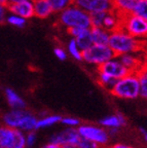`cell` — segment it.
I'll use <instances>...</instances> for the list:
<instances>
[{
  "label": "cell",
  "mask_w": 147,
  "mask_h": 148,
  "mask_svg": "<svg viewBox=\"0 0 147 148\" xmlns=\"http://www.w3.org/2000/svg\"><path fill=\"white\" fill-rule=\"evenodd\" d=\"M136 74L140 86V98L147 100V65H142Z\"/></svg>",
  "instance_id": "obj_21"
},
{
  "label": "cell",
  "mask_w": 147,
  "mask_h": 148,
  "mask_svg": "<svg viewBox=\"0 0 147 148\" xmlns=\"http://www.w3.org/2000/svg\"><path fill=\"white\" fill-rule=\"evenodd\" d=\"M0 3H1V4L7 5V4H8V0H0Z\"/></svg>",
  "instance_id": "obj_40"
},
{
  "label": "cell",
  "mask_w": 147,
  "mask_h": 148,
  "mask_svg": "<svg viewBox=\"0 0 147 148\" xmlns=\"http://www.w3.org/2000/svg\"><path fill=\"white\" fill-rule=\"evenodd\" d=\"M61 118L62 117H61L60 115H57V114H49V115L43 116V117L40 118V119H37L36 130L53 127L56 123H60Z\"/></svg>",
  "instance_id": "obj_22"
},
{
  "label": "cell",
  "mask_w": 147,
  "mask_h": 148,
  "mask_svg": "<svg viewBox=\"0 0 147 148\" xmlns=\"http://www.w3.org/2000/svg\"><path fill=\"white\" fill-rule=\"evenodd\" d=\"M105 148H135V147L132 146V145H130V144L122 143V142H120V143H114V144H112V145H109Z\"/></svg>",
  "instance_id": "obj_35"
},
{
  "label": "cell",
  "mask_w": 147,
  "mask_h": 148,
  "mask_svg": "<svg viewBox=\"0 0 147 148\" xmlns=\"http://www.w3.org/2000/svg\"><path fill=\"white\" fill-rule=\"evenodd\" d=\"M34 16L39 18H47L54 14L53 7L47 0H34Z\"/></svg>",
  "instance_id": "obj_12"
},
{
  "label": "cell",
  "mask_w": 147,
  "mask_h": 148,
  "mask_svg": "<svg viewBox=\"0 0 147 148\" xmlns=\"http://www.w3.org/2000/svg\"><path fill=\"white\" fill-rule=\"evenodd\" d=\"M97 69H98V71L106 73L111 78L115 79V80H118V79L122 78V77H124L126 75H128L130 73L129 70L122 64V62H120V59L117 58V57H114L111 60L107 61V62L104 63L103 65H101Z\"/></svg>",
  "instance_id": "obj_7"
},
{
  "label": "cell",
  "mask_w": 147,
  "mask_h": 148,
  "mask_svg": "<svg viewBox=\"0 0 147 148\" xmlns=\"http://www.w3.org/2000/svg\"><path fill=\"white\" fill-rule=\"evenodd\" d=\"M114 10L113 0H91L87 12L91 14L96 12H111Z\"/></svg>",
  "instance_id": "obj_11"
},
{
  "label": "cell",
  "mask_w": 147,
  "mask_h": 148,
  "mask_svg": "<svg viewBox=\"0 0 147 148\" xmlns=\"http://www.w3.org/2000/svg\"><path fill=\"white\" fill-rule=\"evenodd\" d=\"M107 12H96V14H91V23L92 28H100L103 25V21Z\"/></svg>",
  "instance_id": "obj_29"
},
{
  "label": "cell",
  "mask_w": 147,
  "mask_h": 148,
  "mask_svg": "<svg viewBox=\"0 0 147 148\" xmlns=\"http://www.w3.org/2000/svg\"><path fill=\"white\" fill-rule=\"evenodd\" d=\"M5 96H6L7 102L12 108V110H25L26 102L16 90L10 88H5Z\"/></svg>",
  "instance_id": "obj_14"
},
{
  "label": "cell",
  "mask_w": 147,
  "mask_h": 148,
  "mask_svg": "<svg viewBox=\"0 0 147 148\" xmlns=\"http://www.w3.org/2000/svg\"><path fill=\"white\" fill-rule=\"evenodd\" d=\"M42 148H62L61 146L57 145V144H54V143H51V142H48L46 143L45 145L42 146Z\"/></svg>",
  "instance_id": "obj_37"
},
{
  "label": "cell",
  "mask_w": 147,
  "mask_h": 148,
  "mask_svg": "<svg viewBox=\"0 0 147 148\" xmlns=\"http://www.w3.org/2000/svg\"><path fill=\"white\" fill-rule=\"evenodd\" d=\"M77 132L79 137L82 139H87L92 142H95L101 147H107L110 137L107 130L102 127L101 125H93V123H81L77 127Z\"/></svg>",
  "instance_id": "obj_5"
},
{
  "label": "cell",
  "mask_w": 147,
  "mask_h": 148,
  "mask_svg": "<svg viewBox=\"0 0 147 148\" xmlns=\"http://www.w3.org/2000/svg\"><path fill=\"white\" fill-rule=\"evenodd\" d=\"M7 12H8L7 5L0 3V24H2L3 22H5L7 16Z\"/></svg>",
  "instance_id": "obj_33"
},
{
  "label": "cell",
  "mask_w": 147,
  "mask_h": 148,
  "mask_svg": "<svg viewBox=\"0 0 147 148\" xmlns=\"http://www.w3.org/2000/svg\"><path fill=\"white\" fill-rule=\"evenodd\" d=\"M36 133L33 131V132H29L26 135V146L27 147H32L33 145L36 142Z\"/></svg>",
  "instance_id": "obj_32"
},
{
  "label": "cell",
  "mask_w": 147,
  "mask_h": 148,
  "mask_svg": "<svg viewBox=\"0 0 147 148\" xmlns=\"http://www.w3.org/2000/svg\"><path fill=\"white\" fill-rule=\"evenodd\" d=\"M75 41L81 51H84L87 49H90L91 46L94 44L92 39V35H91V29L82 30V32L75 38Z\"/></svg>",
  "instance_id": "obj_20"
},
{
  "label": "cell",
  "mask_w": 147,
  "mask_h": 148,
  "mask_svg": "<svg viewBox=\"0 0 147 148\" xmlns=\"http://www.w3.org/2000/svg\"><path fill=\"white\" fill-rule=\"evenodd\" d=\"M139 131H140V133L142 134L143 139H144V141L147 143V130H146V129H144V127H141L140 129H139Z\"/></svg>",
  "instance_id": "obj_38"
},
{
  "label": "cell",
  "mask_w": 147,
  "mask_h": 148,
  "mask_svg": "<svg viewBox=\"0 0 147 148\" xmlns=\"http://www.w3.org/2000/svg\"><path fill=\"white\" fill-rule=\"evenodd\" d=\"M133 14L141 16L147 22V0H140Z\"/></svg>",
  "instance_id": "obj_28"
},
{
  "label": "cell",
  "mask_w": 147,
  "mask_h": 148,
  "mask_svg": "<svg viewBox=\"0 0 147 148\" xmlns=\"http://www.w3.org/2000/svg\"><path fill=\"white\" fill-rule=\"evenodd\" d=\"M91 35L94 44L98 45H108L110 32L105 30L104 28H91Z\"/></svg>",
  "instance_id": "obj_18"
},
{
  "label": "cell",
  "mask_w": 147,
  "mask_h": 148,
  "mask_svg": "<svg viewBox=\"0 0 147 148\" xmlns=\"http://www.w3.org/2000/svg\"><path fill=\"white\" fill-rule=\"evenodd\" d=\"M67 53H69L74 60L82 61V51L78 47L74 38H71L67 43Z\"/></svg>",
  "instance_id": "obj_23"
},
{
  "label": "cell",
  "mask_w": 147,
  "mask_h": 148,
  "mask_svg": "<svg viewBox=\"0 0 147 148\" xmlns=\"http://www.w3.org/2000/svg\"><path fill=\"white\" fill-rule=\"evenodd\" d=\"M77 148H104L101 147L100 145H98L97 143L95 142H92L90 140H87V139H82L80 138V140L78 141L77 143Z\"/></svg>",
  "instance_id": "obj_30"
},
{
  "label": "cell",
  "mask_w": 147,
  "mask_h": 148,
  "mask_svg": "<svg viewBox=\"0 0 147 148\" xmlns=\"http://www.w3.org/2000/svg\"><path fill=\"white\" fill-rule=\"evenodd\" d=\"M7 9L10 14H16L25 20L34 16V4L32 0H26L14 4H7Z\"/></svg>",
  "instance_id": "obj_9"
},
{
  "label": "cell",
  "mask_w": 147,
  "mask_h": 148,
  "mask_svg": "<svg viewBox=\"0 0 147 148\" xmlns=\"http://www.w3.org/2000/svg\"><path fill=\"white\" fill-rule=\"evenodd\" d=\"M120 28L136 39L147 38V22L135 14L120 16Z\"/></svg>",
  "instance_id": "obj_4"
},
{
  "label": "cell",
  "mask_w": 147,
  "mask_h": 148,
  "mask_svg": "<svg viewBox=\"0 0 147 148\" xmlns=\"http://www.w3.org/2000/svg\"><path fill=\"white\" fill-rule=\"evenodd\" d=\"M99 125L106 130H111V129L120 130L122 127L126 125V118L122 113L110 114V115H107L104 118H102L99 121Z\"/></svg>",
  "instance_id": "obj_10"
},
{
  "label": "cell",
  "mask_w": 147,
  "mask_h": 148,
  "mask_svg": "<svg viewBox=\"0 0 147 148\" xmlns=\"http://www.w3.org/2000/svg\"><path fill=\"white\" fill-rule=\"evenodd\" d=\"M60 123L62 125H66V127H70V129H77L81 125L80 120L76 117H73V116H65V117H62Z\"/></svg>",
  "instance_id": "obj_27"
},
{
  "label": "cell",
  "mask_w": 147,
  "mask_h": 148,
  "mask_svg": "<svg viewBox=\"0 0 147 148\" xmlns=\"http://www.w3.org/2000/svg\"><path fill=\"white\" fill-rule=\"evenodd\" d=\"M107 132H108L109 134V137L111 138H114L115 136H117L118 135V133H120V130L118 129H111V130H107Z\"/></svg>",
  "instance_id": "obj_36"
},
{
  "label": "cell",
  "mask_w": 147,
  "mask_h": 148,
  "mask_svg": "<svg viewBox=\"0 0 147 148\" xmlns=\"http://www.w3.org/2000/svg\"><path fill=\"white\" fill-rule=\"evenodd\" d=\"M32 1H34V0H32Z\"/></svg>",
  "instance_id": "obj_41"
},
{
  "label": "cell",
  "mask_w": 147,
  "mask_h": 148,
  "mask_svg": "<svg viewBox=\"0 0 147 148\" xmlns=\"http://www.w3.org/2000/svg\"><path fill=\"white\" fill-rule=\"evenodd\" d=\"M54 53H55L58 60L60 61H65L67 59V57H68L67 51L63 47H61V46H56L55 49H54Z\"/></svg>",
  "instance_id": "obj_31"
},
{
  "label": "cell",
  "mask_w": 147,
  "mask_h": 148,
  "mask_svg": "<svg viewBox=\"0 0 147 148\" xmlns=\"http://www.w3.org/2000/svg\"><path fill=\"white\" fill-rule=\"evenodd\" d=\"M26 0H8V4H14V3H19V2H23Z\"/></svg>",
  "instance_id": "obj_39"
},
{
  "label": "cell",
  "mask_w": 147,
  "mask_h": 148,
  "mask_svg": "<svg viewBox=\"0 0 147 148\" xmlns=\"http://www.w3.org/2000/svg\"><path fill=\"white\" fill-rule=\"evenodd\" d=\"M58 23L67 30L72 28H80V29H91V14L83 9L71 4L64 10L59 12Z\"/></svg>",
  "instance_id": "obj_2"
},
{
  "label": "cell",
  "mask_w": 147,
  "mask_h": 148,
  "mask_svg": "<svg viewBox=\"0 0 147 148\" xmlns=\"http://www.w3.org/2000/svg\"><path fill=\"white\" fill-rule=\"evenodd\" d=\"M16 130L0 127V148H14Z\"/></svg>",
  "instance_id": "obj_13"
},
{
  "label": "cell",
  "mask_w": 147,
  "mask_h": 148,
  "mask_svg": "<svg viewBox=\"0 0 147 148\" xmlns=\"http://www.w3.org/2000/svg\"><path fill=\"white\" fill-rule=\"evenodd\" d=\"M139 1L140 0H113L115 12L120 16L133 14Z\"/></svg>",
  "instance_id": "obj_15"
},
{
  "label": "cell",
  "mask_w": 147,
  "mask_h": 148,
  "mask_svg": "<svg viewBox=\"0 0 147 148\" xmlns=\"http://www.w3.org/2000/svg\"><path fill=\"white\" fill-rule=\"evenodd\" d=\"M79 140H80V137H79V134L77 132V129L66 127V129L62 130L61 132L52 135L49 137V141L48 142L57 144V145L63 147V146L66 145L77 146V143Z\"/></svg>",
  "instance_id": "obj_8"
},
{
  "label": "cell",
  "mask_w": 147,
  "mask_h": 148,
  "mask_svg": "<svg viewBox=\"0 0 147 148\" xmlns=\"http://www.w3.org/2000/svg\"><path fill=\"white\" fill-rule=\"evenodd\" d=\"M108 46L116 57H120L126 53H138L142 49V42L120 28L110 32Z\"/></svg>",
  "instance_id": "obj_1"
},
{
  "label": "cell",
  "mask_w": 147,
  "mask_h": 148,
  "mask_svg": "<svg viewBox=\"0 0 147 148\" xmlns=\"http://www.w3.org/2000/svg\"><path fill=\"white\" fill-rule=\"evenodd\" d=\"M116 56L108 45H98L93 44L90 49L82 51V61L87 64L96 66L97 68L111 60Z\"/></svg>",
  "instance_id": "obj_6"
},
{
  "label": "cell",
  "mask_w": 147,
  "mask_h": 148,
  "mask_svg": "<svg viewBox=\"0 0 147 148\" xmlns=\"http://www.w3.org/2000/svg\"><path fill=\"white\" fill-rule=\"evenodd\" d=\"M115 82H116V80L111 78L109 75H107L106 73H103V72L98 71V83L103 88H105L106 90L110 92L111 88L114 86Z\"/></svg>",
  "instance_id": "obj_24"
},
{
  "label": "cell",
  "mask_w": 147,
  "mask_h": 148,
  "mask_svg": "<svg viewBox=\"0 0 147 148\" xmlns=\"http://www.w3.org/2000/svg\"><path fill=\"white\" fill-rule=\"evenodd\" d=\"M53 7L54 12H61L72 4L73 0H47Z\"/></svg>",
  "instance_id": "obj_26"
},
{
  "label": "cell",
  "mask_w": 147,
  "mask_h": 148,
  "mask_svg": "<svg viewBox=\"0 0 147 148\" xmlns=\"http://www.w3.org/2000/svg\"><path fill=\"white\" fill-rule=\"evenodd\" d=\"M82 30H84V29H80V28H72V29L67 30V32H68V34L71 36V38H74V39H75L76 37L82 32Z\"/></svg>",
  "instance_id": "obj_34"
},
{
  "label": "cell",
  "mask_w": 147,
  "mask_h": 148,
  "mask_svg": "<svg viewBox=\"0 0 147 148\" xmlns=\"http://www.w3.org/2000/svg\"><path fill=\"white\" fill-rule=\"evenodd\" d=\"M120 14H117L116 12H107L105 16V18L103 21V25L102 28H104L105 30L112 32V31L120 29Z\"/></svg>",
  "instance_id": "obj_19"
},
{
  "label": "cell",
  "mask_w": 147,
  "mask_h": 148,
  "mask_svg": "<svg viewBox=\"0 0 147 148\" xmlns=\"http://www.w3.org/2000/svg\"><path fill=\"white\" fill-rule=\"evenodd\" d=\"M25 110H12L8 113H6L3 117L5 127H10L14 130H19L21 120L25 114Z\"/></svg>",
  "instance_id": "obj_16"
},
{
  "label": "cell",
  "mask_w": 147,
  "mask_h": 148,
  "mask_svg": "<svg viewBox=\"0 0 147 148\" xmlns=\"http://www.w3.org/2000/svg\"><path fill=\"white\" fill-rule=\"evenodd\" d=\"M122 62L126 69L130 72H137L141 68L142 64H141L140 59L135 55V53H126V55H122L120 57H117Z\"/></svg>",
  "instance_id": "obj_17"
},
{
  "label": "cell",
  "mask_w": 147,
  "mask_h": 148,
  "mask_svg": "<svg viewBox=\"0 0 147 148\" xmlns=\"http://www.w3.org/2000/svg\"><path fill=\"white\" fill-rule=\"evenodd\" d=\"M113 97L124 100H135L140 97V86L136 72H130L115 82L109 92Z\"/></svg>",
  "instance_id": "obj_3"
},
{
  "label": "cell",
  "mask_w": 147,
  "mask_h": 148,
  "mask_svg": "<svg viewBox=\"0 0 147 148\" xmlns=\"http://www.w3.org/2000/svg\"><path fill=\"white\" fill-rule=\"evenodd\" d=\"M5 21L10 26H14V27H16V28H24L26 26V24H27V20L16 16V14H10V12L7 14L6 20H5Z\"/></svg>",
  "instance_id": "obj_25"
}]
</instances>
